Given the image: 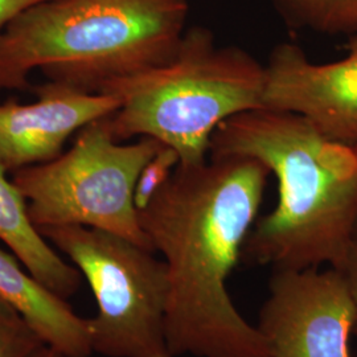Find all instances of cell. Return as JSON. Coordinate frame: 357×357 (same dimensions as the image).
I'll use <instances>...</instances> for the list:
<instances>
[{"instance_id": "8992f818", "label": "cell", "mask_w": 357, "mask_h": 357, "mask_svg": "<svg viewBox=\"0 0 357 357\" xmlns=\"http://www.w3.org/2000/svg\"><path fill=\"white\" fill-rule=\"evenodd\" d=\"M85 278L97 303L93 354L175 357L167 340L168 277L163 259L128 238L81 225L40 228Z\"/></svg>"}, {"instance_id": "ba28073f", "label": "cell", "mask_w": 357, "mask_h": 357, "mask_svg": "<svg viewBox=\"0 0 357 357\" xmlns=\"http://www.w3.org/2000/svg\"><path fill=\"white\" fill-rule=\"evenodd\" d=\"M265 70L264 107L299 115L331 141L357 143V33L344 59L326 64L296 44H278Z\"/></svg>"}, {"instance_id": "e0dca14e", "label": "cell", "mask_w": 357, "mask_h": 357, "mask_svg": "<svg viewBox=\"0 0 357 357\" xmlns=\"http://www.w3.org/2000/svg\"><path fill=\"white\" fill-rule=\"evenodd\" d=\"M38 357H65L61 352H59L57 349H54V348H52V347H45L41 352H40V355Z\"/></svg>"}, {"instance_id": "7a4b0ae2", "label": "cell", "mask_w": 357, "mask_h": 357, "mask_svg": "<svg viewBox=\"0 0 357 357\" xmlns=\"http://www.w3.org/2000/svg\"><path fill=\"white\" fill-rule=\"evenodd\" d=\"M211 156H248L278 181V203L255 221L243 252L273 270L339 268L356 238L357 143L331 141L305 118L266 107L234 115Z\"/></svg>"}, {"instance_id": "4fadbf2b", "label": "cell", "mask_w": 357, "mask_h": 357, "mask_svg": "<svg viewBox=\"0 0 357 357\" xmlns=\"http://www.w3.org/2000/svg\"><path fill=\"white\" fill-rule=\"evenodd\" d=\"M45 347L36 330L0 298V357H38Z\"/></svg>"}, {"instance_id": "5b68a950", "label": "cell", "mask_w": 357, "mask_h": 357, "mask_svg": "<svg viewBox=\"0 0 357 357\" xmlns=\"http://www.w3.org/2000/svg\"><path fill=\"white\" fill-rule=\"evenodd\" d=\"M107 118L81 128L66 153L15 171L13 184L26 197L38 229L96 228L153 252L142 229L134 193L143 167L165 144L150 137L134 143L116 141Z\"/></svg>"}, {"instance_id": "277c9868", "label": "cell", "mask_w": 357, "mask_h": 357, "mask_svg": "<svg viewBox=\"0 0 357 357\" xmlns=\"http://www.w3.org/2000/svg\"><path fill=\"white\" fill-rule=\"evenodd\" d=\"M265 82V65L253 54L220 45L209 28L195 26L185 29L171 60L114 81L101 93L119 101L107 118L116 141L150 137L190 166L208 159L222 122L264 107Z\"/></svg>"}, {"instance_id": "9a60e30c", "label": "cell", "mask_w": 357, "mask_h": 357, "mask_svg": "<svg viewBox=\"0 0 357 357\" xmlns=\"http://www.w3.org/2000/svg\"><path fill=\"white\" fill-rule=\"evenodd\" d=\"M335 268H337L343 275L354 303V308H355L354 336L357 339V238H355V241L351 245L342 265Z\"/></svg>"}, {"instance_id": "30bf717a", "label": "cell", "mask_w": 357, "mask_h": 357, "mask_svg": "<svg viewBox=\"0 0 357 357\" xmlns=\"http://www.w3.org/2000/svg\"><path fill=\"white\" fill-rule=\"evenodd\" d=\"M0 298L65 357H90L89 319L33 277L13 255L0 249Z\"/></svg>"}, {"instance_id": "ac0fdd59", "label": "cell", "mask_w": 357, "mask_h": 357, "mask_svg": "<svg viewBox=\"0 0 357 357\" xmlns=\"http://www.w3.org/2000/svg\"><path fill=\"white\" fill-rule=\"evenodd\" d=\"M356 238H357V228H356Z\"/></svg>"}, {"instance_id": "2e32d148", "label": "cell", "mask_w": 357, "mask_h": 357, "mask_svg": "<svg viewBox=\"0 0 357 357\" xmlns=\"http://www.w3.org/2000/svg\"><path fill=\"white\" fill-rule=\"evenodd\" d=\"M44 0H0V33L19 15Z\"/></svg>"}, {"instance_id": "5bb4252c", "label": "cell", "mask_w": 357, "mask_h": 357, "mask_svg": "<svg viewBox=\"0 0 357 357\" xmlns=\"http://www.w3.org/2000/svg\"><path fill=\"white\" fill-rule=\"evenodd\" d=\"M178 165L180 156L178 153L168 146H163L143 167L134 193V203L138 212L163 188Z\"/></svg>"}, {"instance_id": "3957f363", "label": "cell", "mask_w": 357, "mask_h": 357, "mask_svg": "<svg viewBox=\"0 0 357 357\" xmlns=\"http://www.w3.org/2000/svg\"><path fill=\"white\" fill-rule=\"evenodd\" d=\"M188 0H44L0 33V91L28 89L41 70L86 93L172 59Z\"/></svg>"}, {"instance_id": "9c48e42d", "label": "cell", "mask_w": 357, "mask_h": 357, "mask_svg": "<svg viewBox=\"0 0 357 357\" xmlns=\"http://www.w3.org/2000/svg\"><path fill=\"white\" fill-rule=\"evenodd\" d=\"M28 89L36 94V101L0 102V166L7 172L57 158L75 132L119 107L112 94L86 93L52 81Z\"/></svg>"}, {"instance_id": "7c38bea8", "label": "cell", "mask_w": 357, "mask_h": 357, "mask_svg": "<svg viewBox=\"0 0 357 357\" xmlns=\"http://www.w3.org/2000/svg\"><path fill=\"white\" fill-rule=\"evenodd\" d=\"M283 22L296 31L356 35L357 0H268Z\"/></svg>"}, {"instance_id": "6da1fadb", "label": "cell", "mask_w": 357, "mask_h": 357, "mask_svg": "<svg viewBox=\"0 0 357 357\" xmlns=\"http://www.w3.org/2000/svg\"><path fill=\"white\" fill-rule=\"evenodd\" d=\"M270 175L259 160L236 155L178 165L138 212L167 266V340L174 356L270 357L265 337L228 290Z\"/></svg>"}, {"instance_id": "8fae6325", "label": "cell", "mask_w": 357, "mask_h": 357, "mask_svg": "<svg viewBox=\"0 0 357 357\" xmlns=\"http://www.w3.org/2000/svg\"><path fill=\"white\" fill-rule=\"evenodd\" d=\"M6 174L0 166V241L44 286L68 299L78 291L82 275L35 227L26 197Z\"/></svg>"}, {"instance_id": "52a82bcc", "label": "cell", "mask_w": 357, "mask_h": 357, "mask_svg": "<svg viewBox=\"0 0 357 357\" xmlns=\"http://www.w3.org/2000/svg\"><path fill=\"white\" fill-rule=\"evenodd\" d=\"M355 308L337 268L274 270L257 328L270 357H351Z\"/></svg>"}]
</instances>
